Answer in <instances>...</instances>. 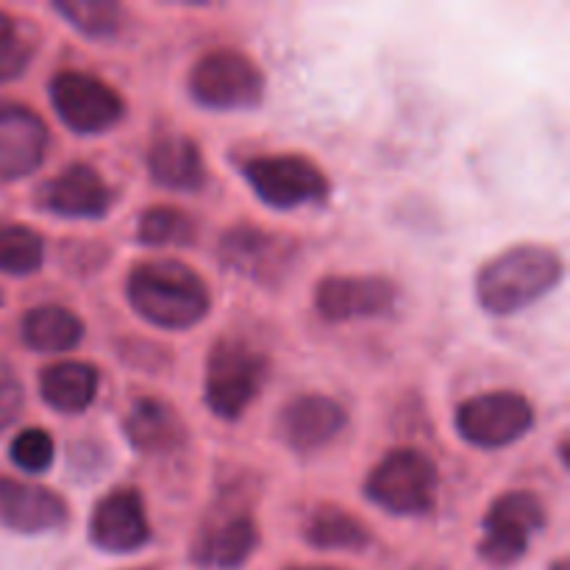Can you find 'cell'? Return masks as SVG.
Returning <instances> with one entry per match:
<instances>
[{
  "mask_svg": "<svg viewBox=\"0 0 570 570\" xmlns=\"http://www.w3.org/2000/svg\"><path fill=\"white\" fill-rule=\"evenodd\" d=\"M128 301L159 328H189L209 312L204 278L181 262H148L128 276Z\"/></svg>",
  "mask_w": 570,
  "mask_h": 570,
  "instance_id": "6da1fadb",
  "label": "cell"
},
{
  "mask_svg": "<svg viewBox=\"0 0 570 570\" xmlns=\"http://www.w3.org/2000/svg\"><path fill=\"white\" fill-rule=\"evenodd\" d=\"M562 259L551 248L518 245L479 271L476 298L490 315H515L560 284Z\"/></svg>",
  "mask_w": 570,
  "mask_h": 570,
  "instance_id": "7a4b0ae2",
  "label": "cell"
},
{
  "mask_svg": "<svg viewBox=\"0 0 570 570\" xmlns=\"http://www.w3.org/2000/svg\"><path fill=\"white\" fill-rule=\"evenodd\" d=\"M267 356L245 340H220L206 362V406L223 421H237L267 379Z\"/></svg>",
  "mask_w": 570,
  "mask_h": 570,
  "instance_id": "3957f363",
  "label": "cell"
},
{
  "mask_svg": "<svg viewBox=\"0 0 570 570\" xmlns=\"http://www.w3.org/2000/svg\"><path fill=\"white\" fill-rule=\"evenodd\" d=\"M365 493L393 515H426L438 499V468L421 451L395 449L373 468Z\"/></svg>",
  "mask_w": 570,
  "mask_h": 570,
  "instance_id": "277c9868",
  "label": "cell"
},
{
  "mask_svg": "<svg viewBox=\"0 0 570 570\" xmlns=\"http://www.w3.org/2000/svg\"><path fill=\"white\" fill-rule=\"evenodd\" d=\"M189 89L209 109H250L265 95V76L245 53L220 48L200 56L189 76Z\"/></svg>",
  "mask_w": 570,
  "mask_h": 570,
  "instance_id": "5b68a950",
  "label": "cell"
},
{
  "mask_svg": "<svg viewBox=\"0 0 570 570\" xmlns=\"http://www.w3.org/2000/svg\"><path fill=\"white\" fill-rule=\"evenodd\" d=\"M546 527L543 501L527 490L499 495L484 518V538L479 557L495 568L515 566L529 551L534 534Z\"/></svg>",
  "mask_w": 570,
  "mask_h": 570,
  "instance_id": "8992f818",
  "label": "cell"
},
{
  "mask_svg": "<svg viewBox=\"0 0 570 570\" xmlns=\"http://www.w3.org/2000/svg\"><path fill=\"white\" fill-rule=\"evenodd\" d=\"M250 189L273 209L321 204L328 195V178L306 156H256L243 167Z\"/></svg>",
  "mask_w": 570,
  "mask_h": 570,
  "instance_id": "52a82bcc",
  "label": "cell"
},
{
  "mask_svg": "<svg viewBox=\"0 0 570 570\" xmlns=\"http://www.w3.org/2000/svg\"><path fill=\"white\" fill-rule=\"evenodd\" d=\"M534 410L521 393H484L456 410V432L476 449H504L532 429Z\"/></svg>",
  "mask_w": 570,
  "mask_h": 570,
  "instance_id": "ba28073f",
  "label": "cell"
},
{
  "mask_svg": "<svg viewBox=\"0 0 570 570\" xmlns=\"http://www.w3.org/2000/svg\"><path fill=\"white\" fill-rule=\"evenodd\" d=\"M50 100L61 120L78 134H100L120 122L122 100L109 83L87 72L65 70L50 81Z\"/></svg>",
  "mask_w": 570,
  "mask_h": 570,
  "instance_id": "9c48e42d",
  "label": "cell"
},
{
  "mask_svg": "<svg viewBox=\"0 0 570 570\" xmlns=\"http://www.w3.org/2000/svg\"><path fill=\"white\" fill-rule=\"evenodd\" d=\"M295 254H298V243L254 226H234L220 239L223 265L262 284L278 282L282 273L293 265Z\"/></svg>",
  "mask_w": 570,
  "mask_h": 570,
  "instance_id": "30bf717a",
  "label": "cell"
},
{
  "mask_svg": "<svg viewBox=\"0 0 570 570\" xmlns=\"http://www.w3.org/2000/svg\"><path fill=\"white\" fill-rule=\"evenodd\" d=\"M399 289L382 276H332L317 284L315 306L326 321L384 317L395 309Z\"/></svg>",
  "mask_w": 570,
  "mask_h": 570,
  "instance_id": "8fae6325",
  "label": "cell"
},
{
  "mask_svg": "<svg viewBox=\"0 0 570 570\" xmlns=\"http://www.w3.org/2000/svg\"><path fill=\"white\" fill-rule=\"evenodd\" d=\"M89 538L98 549L111 554H128L150 540V523L145 515L142 495L131 488H117L98 501L89 521Z\"/></svg>",
  "mask_w": 570,
  "mask_h": 570,
  "instance_id": "7c38bea8",
  "label": "cell"
},
{
  "mask_svg": "<svg viewBox=\"0 0 570 570\" xmlns=\"http://www.w3.org/2000/svg\"><path fill=\"white\" fill-rule=\"evenodd\" d=\"M48 128L28 106L0 98V178H22L42 165Z\"/></svg>",
  "mask_w": 570,
  "mask_h": 570,
  "instance_id": "4fadbf2b",
  "label": "cell"
},
{
  "mask_svg": "<svg viewBox=\"0 0 570 570\" xmlns=\"http://www.w3.org/2000/svg\"><path fill=\"white\" fill-rule=\"evenodd\" d=\"M256 546H259V532H256L254 518L248 512H228V515L212 518L200 529L189 557L200 568L234 570L248 562Z\"/></svg>",
  "mask_w": 570,
  "mask_h": 570,
  "instance_id": "5bb4252c",
  "label": "cell"
},
{
  "mask_svg": "<svg viewBox=\"0 0 570 570\" xmlns=\"http://www.w3.org/2000/svg\"><path fill=\"white\" fill-rule=\"evenodd\" d=\"M0 523L11 532L39 534L67 523V504L39 484L0 479Z\"/></svg>",
  "mask_w": 570,
  "mask_h": 570,
  "instance_id": "9a60e30c",
  "label": "cell"
},
{
  "mask_svg": "<svg viewBox=\"0 0 570 570\" xmlns=\"http://www.w3.org/2000/svg\"><path fill=\"white\" fill-rule=\"evenodd\" d=\"M39 206L61 217H104L111 206V193L98 170L70 165L39 189Z\"/></svg>",
  "mask_w": 570,
  "mask_h": 570,
  "instance_id": "2e32d148",
  "label": "cell"
},
{
  "mask_svg": "<svg viewBox=\"0 0 570 570\" xmlns=\"http://www.w3.org/2000/svg\"><path fill=\"white\" fill-rule=\"evenodd\" d=\"M345 426V410L326 395H301L284 410L282 432L289 449L309 454L332 443Z\"/></svg>",
  "mask_w": 570,
  "mask_h": 570,
  "instance_id": "e0dca14e",
  "label": "cell"
},
{
  "mask_svg": "<svg viewBox=\"0 0 570 570\" xmlns=\"http://www.w3.org/2000/svg\"><path fill=\"white\" fill-rule=\"evenodd\" d=\"M122 432L139 454L150 456L170 454L187 440V429L178 412L159 399H139L128 412Z\"/></svg>",
  "mask_w": 570,
  "mask_h": 570,
  "instance_id": "ac0fdd59",
  "label": "cell"
},
{
  "mask_svg": "<svg viewBox=\"0 0 570 570\" xmlns=\"http://www.w3.org/2000/svg\"><path fill=\"white\" fill-rule=\"evenodd\" d=\"M148 170L156 184L167 189H184V193L198 189L206 178L198 145L178 134L156 139L148 154Z\"/></svg>",
  "mask_w": 570,
  "mask_h": 570,
  "instance_id": "d6986e66",
  "label": "cell"
},
{
  "mask_svg": "<svg viewBox=\"0 0 570 570\" xmlns=\"http://www.w3.org/2000/svg\"><path fill=\"white\" fill-rule=\"evenodd\" d=\"M39 393L45 404L65 415H78L87 410L98 393V371L87 362H59L45 367L39 376Z\"/></svg>",
  "mask_w": 570,
  "mask_h": 570,
  "instance_id": "ffe728a7",
  "label": "cell"
},
{
  "mask_svg": "<svg viewBox=\"0 0 570 570\" xmlns=\"http://www.w3.org/2000/svg\"><path fill=\"white\" fill-rule=\"evenodd\" d=\"M22 340L42 354H65L83 340V323L61 306H37L22 317Z\"/></svg>",
  "mask_w": 570,
  "mask_h": 570,
  "instance_id": "44dd1931",
  "label": "cell"
},
{
  "mask_svg": "<svg viewBox=\"0 0 570 570\" xmlns=\"http://www.w3.org/2000/svg\"><path fill=\"white\" fill-rule=\"evenodd\" d=\"M304 538L321 551H360L371 543V532L365 529V523L332 504L312 512Z\"/></svg>",
  "mask_w": 570,
  "mask_h": 570,
  "instance_id": "7402d4cb",
  "label": "cell"
},
{
  "mask_svg": "<svg viewBox=\"0 0 570 570\" xmlns=\"http://www.w3.org/2000/svg\"><path fill=\"white\" fill-rule=\"evenodd\" d=\"M195 223L193 217L184 212L173 209V206H154V209L142 212L137 223V237L142 245L150 248H165V245H176L184 248L195 239Z\"/></svg>",
  "mask_w": 570,
  "mask_h": 570,
  "instance_id": "603a6c76",
  "label": "cell"
},
{
  "mask_svg": "<svg viewBox=\"0 0 570 570\" xmlns=\"http://www.w3.org/2000/svg\"><path fill=\"white\" fill-rule=\"evenodd\" d=\"M45 259V245L37 232L26 226H0V271L11 276L37 273Z\"/></svg>",
  "mask_w": 570,
  "mask_h": 570,
  "instance_id": "cb8c5ba5",
  "label": "cell"
},
{
  "mask_svg": "<svg viewBox=\"0 0 570 570\" xmlns=\"http://www.w3.org/2000/svg\"><path fill=\"white\" fill-rule=\"evenodd\" d=\"M56 11L87 37H109L120 26L122 9L111 0H61Z\"/></svg>",
  "mask_w": 570,
  "mask_h": 570,
  "instance_id": "d4e9b609",
  "label": "cell"
},
{
  "mask_svg": "<svg viewBox=\"0 0 570 570\" xmlns=\"http://www.w3.org/2000/svg\"><path fill=\"white\" fill-rule=\"evenodd\" d=\"M33 56L31 39L22 33L17 20L6 11H0V81L22 76Z\"/></svg>",
  "mask_w": 570,
  "mask_h": 570,
  "instance_id": "484cf974",
  "label": "cell"
},
{
  "mask_svg": "<svg viewBox=\"0 0 570 570\" xmlns=\"http://www.w3.org/2000/svg\"><path fill=\"white\" fill-rule=\"evenodd\" d=\"M9 456L20 471L45 473L53 462V440L42 429H26L14 438Z\"/></svg>",
  "mask_w": 570,
  "mask_h": 570,
  "instance_id": "4316f807",
  "label": "cell"
},
{
  "mask_svg": "<svg viewBox=\"0 0 570 570\" xmlns=\"http://www.w3.org/2000/svg\"><path fill=\"white\" fill-rule=\"evenodd\" d=\"M22 384L6 365H0V432L9 429L22 412Z\"/></svg>",
  "mask_w": 570,
  "mask_h": 570,
  "instance_id": "83f0119b",
  "label": "cell"
},
{
  "mask_svg": "<svg viewBox=\"0 0 570 570\" xmlns=\"http://www.w3.org/2000/svg\"><path fill=\"white\" fill-rule=\"evenodd\" d=\"M551 570H568V562H566V560H560V562H557V566L551 568Z\"/></svg>",
  "mask_w": 570,
  "mask_h": 570,
  "instance_id": "f1b7e54d",
  "label": "cell"
},
{
  "mask_svg": "<svg viewBox=\"0 0 570 570\" xmlns=\"http://www.w3.org/2000/svg\"><path fill=\"white\" fill-rule=\"evenodd\" d=\"M293 570H332V568H293Z\"/></svg>",
  "mask_w": 570,
  "mask_h": 570,
  "instance_id": "f546056e",
  "label": "cell"
},
{
  "mask_svg": "<svg viewBox=\"0 0 570 570\" xmlns=\"http://www.w3.org/2000/svg\"><path fill=\"white\" fill-rule=\"evenodd\" d=\"M137 570H150V568H137Z\"/></svg>",
  "mask_w": 570,
  "mask_h": 570,
  "instance_id": "4dcf8cb0",
  "label": "cell"
}]
</instances>
